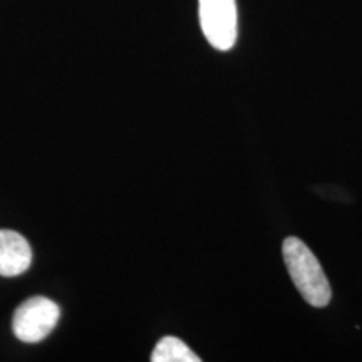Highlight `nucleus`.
<instances>
[{
  "mask_svg": "<svg viewBox=\"0 0 362 362\" xmlns=\"http://www.w3.org/2000/svg\"><path fill=\"white\" fill-rule=\"evenodd\" d=\"M282 252L288 275L305 302L314 307L327 305L332 297V291H330V284L322 267L310 248L300 238L288 237L285 238Z\"/></svg>",
  "mask_w": 362,
  "mask_h": 362,
  "instance_id": "f257e3e1",
  "label": "nucleus"
},
{
  "mask_svg": "<svg viewBox=\"0 0 362 362\" xmlns=\"http://www.w3.org/2000/svg\"><path fill=\"white\" fill-rule=\"evenodd\" d=\"M198 16L211 47L230 51L238 35L237 0H198Z\"/></svg>",
  "mask_w": 362,
  "mask_h": 362,
  "instance_id": "f03ea898",
  "label": "nucleus"
},
{
  "mask_svg": "<svg viewBox=\"0 0 362 362\" xmlns=\"http://www.w3.org/2000/svg\"><path fill=\"white\" fill-rule=\"evenodd\" d=\"M61 309L47 297H30L17 307L12 319V330L22 342H40L56 327Z\"/></svg>",
  "mask_w": 362,
  "mask_h": 362,
  "instance_id": "7ed1b4c3",
  "label": "nucleus"
},
{
  "mask_svg": "<svg viewBox=\"0 0 362 362\" xmlns=\"http://www.w3.org/2000/svg\"><path fill=\"white\" fill-rule=\"evenodd\" d=\"M33 262L29 242L12 230H0V275L17 277L24 274Z\"/></svg>",
  "mask_w": 362,
  "mask_h": 362,
  "instance_id": "20e7f679",
  "label": "nucleus"
},
{
  "mask_svg": "<svg viewBox=\"0 0 362 362\" xmlns=\"http://www.w3.org/2000/svg\"><path fill=\"white\" fill-rule=\"evenodd\" d=\"M153 362H200L202 359L178 337H163L151 354Z\"/></svg>",
  "mask_w": 362,
  "mask_h": 362,
  "instance_id": "39448f33",
  "label": "nucleus"
}]
</instances>
